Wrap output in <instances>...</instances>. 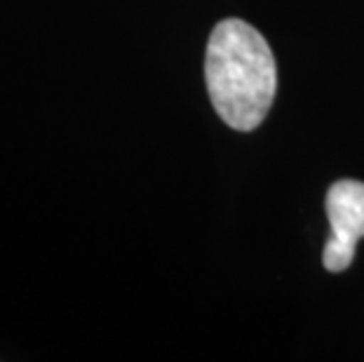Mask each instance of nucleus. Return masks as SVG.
Segmentation results:
<instances>
[{
	"mask_svg": "<svg viewBox=\"0 0 364 362\" xmlns=\"http://www.w3.org/2000/svg\"><path fill=\"white\" fill-rule=\"evenodd\" d=\"M205 78L209 99L223 122L240 132L257 129L275 99V59L257 28L223 19L207 43Z\"/></svg>",
	"mask_w": 364,
	"mask_h": 362,
	"instance_id": "1",
	"label": "nucleus"
},
{
	"mask_svg": "<svg viewBox=\"0 0 364 362\" xmlns=\"http://www.w3.org/2000/svg\"><path fill=\"white\" fill-rule=\"evenodd\" d=\"M331 235L322 252V264L331 273L346 271L355 259L358 240L364 238V183L341 179L327 193Z\"/></svg>",
	"mask_w": 364,
	"mask_h": 362,
	"instance_id": "2",
	"label": "nucleus"
}]
</instances>
